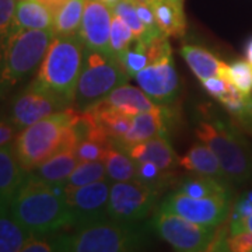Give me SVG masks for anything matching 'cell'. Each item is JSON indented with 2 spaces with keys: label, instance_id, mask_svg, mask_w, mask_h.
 <instances>
[{
  "label": "cell",
  "instance_id": "4",
  "mask_svg": "<svg viewBox=\"0 0 252 252\" xmlns=\"http://www.w3.org/2000/svg\"><path fill=\"white\" fill-rule=\"evenodd\" d=\"M86 46L80 35H55L34 80L73 104Z\"/></svg>",
  "mask_w": 252,
  "mask_h": 252
},
{
  "label": "cell",
  "instance_id": "18",
  "mask_svg": "<svg viewBox=\"0 0 252 252\" xmlns=\"http://www.w3.org/2000/svg\"><path fill=\"white\" fill-rule=\"evenodd\" d=\"M178 164L185 171L207 175V177H212L215 180L233 185L227 178L225 172L223 171L220 161L217 160L216 154L213 153L212 149L203 142L193 144L187 153L180 157Z\"/></svg>",
  "mask_w": 252,
  "mask_h": 252
},
{
  "label": "cell",
  "instance_id": "43",
  "mask_svg": "<svg viewBox=\"0 0 252 252\" xmlns=\"http://www.w3.org/2000/svg\"><path fill=\"white\" fill-rule=\"evenodd\" d=\"M39 1H42L45 6H48V7L51 9V11L54 13V16H55V13L59 10V7L62 6L66 0H39Z\"/></svg>",
  "mask_w": 252,
  "mask_h": 252
},
{
  "label": "cell",
  "instance_id": "8",
  "mask_svg": "<svg viewBox=\"0 0 252 252\" xmlns=\"http://www.w3.org/2000/svg\"><path fill=\"white\" fill-rule=\"evenodd\" d=\"M150 227L175 251L181 252L209 251L217 228L196 224L178 215L164 212L161 209L152 217Z\"/></svg>",
  "mask_w": 252,
  "mask_h": 252
},
{
  "label": "cell",
  "instance_id": "27",
  "mask_svg": "<svg viewBox=\"0 0 252 252\" xmlns=\"http://www.w3.org/2000/svg\"><path fill=\"white\" fill-rule=\"evenodd\" d=\"M31 233L10 213V207L0 206V252L21 251Z\"/></svg>",
  "mask_w": 252,
  "mask_h": 252
},
{
  "label": "cell",
  "instance_id": "28",
  "mask_svg": "<svg viewBox=\"0 0 252 252\" xmlns=\"http://www.w3.org/2000/svg\"><path fill=\"white\" fill-rule=\"evenodd\" d=\"M86 0H66L54 16V35H77L81 27Z\"/></svg>",
  "mask_w": 252,
  "mask_h": 252
},
{
  "label": "cell",
  "instance_id": "33",
  "mask_svg": "<svg viewBox=\"0 0 252 252\" xmlns=\"http://www.w3.org/2000/svg\"><path fill=\"white\" fill-rule=\"evenodd\" d=\"M117 58L130 79H135L136 74L140 70H143L144 67L150 63V58L146 51V45L143 41H139V39H136L125 52L118 55Z\"/></svg>",
  "mask_w": 252,
  "mask_h": 252
},
{
  "label": "cell",
  "instance_id": "40",
  "mask_svg": "<svg viewBox=\"0 0 252 252\" xmlns=\"http://www.w3.org/2000/svg\"><path fill=\"white\" fill-rule=\"evenodd\" d=\"M200 83H202V87L206 90L207 94H210L213 98L216 99L221 98L230 89V81L220 77V76L209 77V79L200 81Z\"/></svg>",
  "mask_w": 252,
  "mask_h": 252
},
{
  "label": "cell",
  "instance_id": "2",
  "mask_svg": "<svg viewBox=\"0 0 252 252\" xmlns=\"http://www.w3.org/2000/svg\"><path fill=\"white\" fill-rule=\"evenodd\" d=\"M76 115L77 109L67 107L18 132L13 147L26 171H34L61 150L77 147L80 140L73 126Z\"/></svg>",
  "mask_w": 252,
  "mask_h": 252
},
{
  "label": "cell",
  "instance_id": "11",
  "mask_svg": "<svg viewBox=\"0 0 252 252\" xmlns=\"http://www.w3.org/2000/svg\"><path fill=\"white\" fill-rule=\"evenodd\" d=\"M67 107H70L67 99L32 80L27 89H24L13 99L9 117L18 130H21Z\"/></svg>",
  "mask_w": 252,
  "mask_h": 252
},
{
  "label": "cell",
  "instance_id": "41",
  "mask_svg": "<svg viewBox=\"0 0 252 252\" xmlns=\"http://www.w3.org/2000/svg\"><path fill=\"white\" fill-rule=\"evenodd\" d=\"M17 126L9 115H0V147L11 144L18 135Z\"/></svg>",
  "mask_w": 252,
  "mask_h": 252
},
{
  "label": "cell",
  "instance_id": "21",
  "mask_svg": "<svg viewBox=\"0 0 252 252\" xmlns=\"http://www.w3.org/2000/svg\"><path fill=\"white\" fill-rule=\"evenodd\" d=\"M102 101L129 117H135L140 112L150 111L158 105L140 87L129 86L127 83L111 91Z\"/></svg>",
  "mask_w": 252,
  "mask_h": 252
},
{
  "label": "cell",
  "instance_id": "20",
  "mask_svg": "<svg viewBox=\"0 0 252 252\" xmlns=\"http://www.w3.org/2000/svg\"><path fill=\"white\" fill-rule=\"evenodd\" d=\"M152 6L157 27L165 36L185 35L187 17L184 11V0H147Z\"/></svg>",
  "mask_w": 252,
  "mask_h": 252
},
{
  "label": "cell",
  "instance_id": "14",
  "mask_svg": "<svg viewBox=\"0 0 252 252\" xmlns=\"http://www.w3.org/2000/svg\"><path fill=\"white\" fill-rule=\"evenodd\" d=\"M112 17V9L101 0H86L81 27L79 31V35L86 48L111 52L109 34Z\"/></svg>",
  "mask_w": 252,
  "mask_h": 252
},
{
  "label": "cell",
  "instance_id": "46",
  "mask_svg": "<svg viewBox=\"0 0 252 252\" xmlns=\"http://www.w3.org/2000/svg\"><path fill=\"white\" fill-rule=\"evenodd\" d=\"M101 1H102V3H105L107 6H109V7L112 9V7H114V6L117 4L119 0H101Z\"/></svg>",
  "mask_w": 252,
  "mask_h": 252
},
{
  "label": "cell",
  "instance_id": "5",
  "mask_svg": "<svg viewBox=\"0 0 252 252\" xmlns=\"http://www.w3.org/2000/svg\"><path fill=\"white\" fill-rule=\"evenodd\" d=\"M56 251L69 252H125L139 250L143 233L136 224L119 223L107 219L95 224L77 227L69 234L54 237Z\"/></svg>",
  "mask_w": 252,
  "mask_h": 252
},
{
  "label": "cell",
  "instance_id": "22",
  "mask_svg": "<svg viewBox=\"0 0 252 252\" xmlns=\"http://www.w3.org/2000/svg\"><path fill=\"white\" fill-rule=\"evenodd\" d=\"M54 13L39 0H18L13 20L14 30H52Z\"/></svg>",
  "mask_w": 252,
  "mask_h": 252
},
{
  "label": "cell",
  "instance_id": "10",
  "mask_svg": "<svg viewBox=\"0 0 252 252\" xmlns=\"http://www.w3.org/2000/svg\"><path fill=\"white\" fill-rule=\"evenodd\" d=\"M233 198L230 196H207L192 198L180 192H172L164 199L160 209L168 213L206 227H219L228 220Z\"/></svg>",
  "mask_w": 252,
  "mask_h": 252
},
{
  "label": "cell",
  "instance_id": "34",
  "mask_svg": "<svg viewBox=\"0 0 252 252\" xmlns=\"http://www.w3.org/2000/svg\"><path fill=\"white\" fill-rule=\"evenodd\" d=\"M136 41V36L130 27L122 18L114 14L111 23V34H109V51L115 56L125 52L129 46Z\"/></svg>",
  "mask_w": 252,
  "mask_h": 252
},
{
  "label": "cell",
  "instance_id": "25",
  "mask_svg": "<svg viewBox=\"0 0 252 252\" xmlns=\"http://www.w3.org/2000/svg\"><path fill=\"white\" fill-rule=\"evenodd\" d=\"M219 102L224 107L233 122L252 136V95H247L230 83V89Z\"/></svg>",
  "mask_w": 252,
  "mask_h": 252
},
{
  "label": "cell",
  "instance_id": "42",
  "mask_svg": "<svg viewBox=\"0 0 252 252\" xmlns=\"http://www.w3.org/2000/svg\"><path fill=\"white\" fill-rule=\"evenodd\" d=\"M228 228H230V234L241 233V231H245V230H248V231H251L252 233V215L247 217V219H244L243 221H240V223L230 224L228 225Z\"/></svg>",
  "mask_w": 252,
  "mask_h": 252
},
{
  "label": "cell",
  "instance_id": "3",
  "mask_svg": "<svg viewBox=\"0 0 252 252\" xmlns=\"http://www.w3.org/2000/svg\"><path fill=\"white\" fill-rule=\"evenodd\" d=\"M196 137L209 146L233 185L252 180V147L234 122L221 119L202 121L196 126Z\"/></svg>",
  "mask_w": 252,
  "mask_h": 252
},
{
  "label": "cell",
  "instance_id": "24",
  "mask_svg": "<svg viewBox=\"0 0 252 252\" xmlns=\"http://www.w3.org/2000/svg\"><path fill=\"white\" fill-rule=\"evenodd\" d=\"M175 192L188 195L192 198H207V196H230L233 198V185L212 177L192 172L185 175L177 182Z\"/></svg>",
  "mask_w": 252,
  "mask_h": 252
},
{
  "label": "cell",
  "instance_id": "15",
  "mask_svg": "<svg viewBox=\"0 0 252 252\" xmlns=\"http://www.w3.org/2000/svg\"><path fill=\"white\" fill-rule=\"evenodd\" d=\"M167 125H168V109L165 108V105L158 104L156 108L132 117L130 129L118 147L126 152V149H129L133 144L149 140L154 136L167 135Z\"/></svg>",
  "mask_w": 252,
  "mask_h": 252
},
{
  "label": "cell",
  "instance_id": "39",
  "mask_svg": "<svg viewBox=\"0 0 252 252\" xmlns=\"http://www.w3.org/2000/svg\"><path fill=\"white\" fill-rule=\"evenodd\" d=\"M227 251L252 252V233L245 230L241 233L228 234L227 237Z\"/></svg>",
  "mask_w": 252,
  "mask_h": 252
},
{
  "label": "cell",
  "instance_id": "32",
  "mask_svg": "<svg viewBox=\"0 0 252 252\" xmlns=\"http://www.w3.org/2000/svg\"><path fill=\"white\" fill-rule=\"evenodd\" d=\"M136 181H140L144 185H149L160 192L170 187L174 180V172L162 171L154 162L136 161Z\"/></svg>",
  "mask_w": 252,
  "mask_h": 252
},
{
  "label": "cell",
  "instance_id": "13",
  "mask_svg": "<svg viewBox=\"0 0 252 252\" xmlns=\"http://www.w3.org/2000/svg\"><path fill=\"white\" fill-rule=\"evenodd\" d=\"M137 86L160 105H168L180 93V77L172 54L149 63L135 76Z\"/></svg>",
  "mask_w": 252,
  "mask_h": 252
},
{
  "label": "cell",
  "instance_id": "23",
  "mask_svg": "<svg viewBox=\"0 0 252 252\" xmlns=\"http://www.w3.org/2000/svg\"><path fill=\"white\" fill-rule=\"evenodd\" d=\"M79 162L76 149H66L49 157L31 172L51 184H66Z\"/></svg>",
  "mask_w": 252,
  "mask_h": 252
},
{
  "label": "cell",
  "instance_id": "44",
  "mask_svg": "<svg viewBox=\"0 0 252 252\" xmlns=\"http://www.w3.org/2000/svg\"><path fill=\"white\" fill-rule=\"evenodd\" d=\"M11 34V32H10ZM9 35L0 36V69H1V63H3V56H4V49H6V44H7V39H9ZM3 97V91H1V87H0V98Z\"/></svg>",
  "mask_w": 252,
  "mask_h": 252
},
{
  "label": "cell",
  "instance_id": "16",
  "mask_svg": "<svg viewBox=\"0 0 252 252\" xmlns=\"http://www.w3.org/2000/svg\"><path fill=\"white\" fill-rule=\"evenodd\" d=\"M126 153L135 161L154 162L162 171L174 172L180 165V157L172 149L167 135L154 136L149 140L133 144L126 149Z\"/></svg>",
  "mask_w": 252,
  "mask_h": 252
},
{
  "label": "cell",
  "instance_id": "6",
  "mask_svg": "<svg viewBox=\"0 0 252 252\" xmlns=\"http://www.w3.org/2000/svg\"><path fill=\"white\" fill-rule=\"evenodd\" d=\"M54 36L52 30L13 28L0 69V87L3 95L39 67Z\"/></svg>",
  "mask_w": 252,
  "mask_h": 252
},
{
  "label": "cell",
  "instance_id": "45",
  "mask_svg": "<svg viewBox=\"0 0 252 252\" xmlns=\"http://www.w3.org/2000/svg\"><path fill=\"white\" fill-rule=\"evenodd\" d=\"M244 55H245V61H248L252 64V36L247 41V44H245Z\"/></svg>",
  "mask_w": 252,
  "mask_h": 252
},
{
  "label": "cell",
  "instance_id": "31",
  "mask_svg": "<svg viewBox=\"0 0 252 252\" xmlns=\"http://www.w3.org/2000/svg\"><path fill=\"white\" fill-rule=\"evenodd\" d=\"M112 13L119 16L130 27V30L135 34L136 39H139V41H149V39H152L154 36H157L150 34V31L147 30V27L142 23L140 17L137 16L135 0H119L117 4L112 7Z\"/></svg>",
  "mask_w": 252,
  "mask_h": 252
},
{
  "label": "cell",
  "instance_id": "19",
  "mask_svg": "<svg viewBox=\"0 0 252 252\" xmlns=\"http://www.w3.org/2000/svg\"><path fill=\"white\" fill-rule=\"evenodd\" d=\"M180 52L184 61L189 66V69L196 76L199 81L206 80L209 77H215V76H220L225 79L228 63L220 61L216 55L207 51L206 48L198 45H184L181 46Z\"/></svg>",
  "mask_w": 252,
  "mask_h": 252
},
{
  "label": "cell",
  "instance_id": "1",
  "mask_svg": "<svg viewBox=\"0 0 252 252\" xmlns=\"http://www.w3.org/2000/svg\"><path fill=\"white\" fill-rule=\"evenodd\" d=\"M10 213L31 234H52L72 225L64 184H51L28 172L10 203Z\"/></svg>",
  "mask_w": 252,
  "mask_h": 252
},
{
  "label": "cell",
  "instance_id": "38",
  "mask_svg": "<svg viewBox=\"0 0 252 252\" xmlns=\"http://www.w3.org/2000/svg\"><path fill=\"white\" fill-rule=\"evenodd\" d=\"M48 234H31L26 244L23 245L21 252H52L56 251L54 237H46Z\"/></svg>",
  "mask_w": 252,
  "mask_h": 252
},
{
  "label": "cell",
  "instance_id": "7",
  "mask_svg": "<svg viewBox=\"0 0 252 252\" xmlns=\"http://www.w3.org/2000/svg\"><path fill=\"white\" fill-rule=\"evenodd\" d=\"M129 80L115 55L86 48L73 105L79 111L90 108Z\"/></svg>",
  "mask_w": 252,
  "mask_h": 252
},
{
  "label": "cell",
  "instance_id": "47",
  "mask_svg": "<svg viewBox=\"0 0 252 252\" xmlns=\"http://www.w3.org/2000/svg\"><path fill=\"white\" fill-rule=\"evenodd\" d=\"M251 95H252V93H251Z\"/></svg>",
  "mask_w": 252,
  "mask_h": 252
},
{
  "label": "cell",
  "instance_id": "35",
  "mask_svg": "<svg viewBox=\"0 0 252 252\" xmlns=\"http://www.w3.org/2000/svg\"><path fill=\"white\" fill-rule=\"evenodd\" d=\"M225 79L234 84L238 90L251 95L252 93V64L248 61H234L228 63Z\"/></svg>",
  "mask_w": 252,
  "mask_h": 252
},
{
  "label": "cell",
  "instance_id": "36",
  "mask_svg": "<svg viewBox=\"0 0 252 252\" xmlns=\"http://www.w3.org/2000/svg\"><path fill=\"white\" fill-rule=\"evenodd\" d=\"M109 146L111 144L86 139V140H81L80 143L77 144L76 154H77V158L80 161H102Z\"/></svg>",
  "mask_w": 252,
  "mask_h": 252
},
{
  "label": "cell",
  "instance_id": "29",
  "mask_svg": "<svg viewBox=\"0 0 252 252\" xmlns=\"http://www.w3.org/2000/svg\"><path fill=\"white\" fill-rule=\"evenodd\" d=\"M102 161L107 168V177L112 182L136 181V161L121 147L111 144Z\"/></svg>",
  "mask_w": 252,
  "mask_h": 252
},
{
  "label": "cell",
  "instance_id": "17",
  "mask_svg": "<svg viewBox=\"0 0 252 252\" xmlns=\"http://www.w3.org/2000/svg\"><path fill=\"white\" fill-rule=\"evenodd\" d=\"M28 172L18 161L11 144L0 147V206L10 207Z\"/></svg>",
  "mask_w": 252,
  "mask_h": 252
},
{
  "label": "cell",
  "instance_id": "26",
  "mask_svg": "<svg viewBox=\"0 0 252 252\" xmlns=\"http://www.w3.org/2000/svg\"><path fill=\"white\" fill-rule=\"evenodd\" d=\"M90 109H93L95 112L99 124L105 129V132L109 136L112 144L119 146L122 139L125 137L126 133L130 129L132 117L126 115V114L118 111V109L112 108L111 105H108L104 101H99L97 104H94L93 107H90Z\"/></svg>",
  "mask_w": 252,
  "mask_h": 252
},
{
  "label": "cell",
  "instance_id": "30",
  "mask_svg": "<svg viewBox=\"0 0 252 252\" xmlns=\"http://www.w3.org/2000/svg\"><path fill=\"white\" fill-rule=\"evenodd\" d=\"M101 180H108L104 161H80L64 185L83 187Z\"/></svg>",
  "mask_w": 252,
  "mask_h": 252
},
{
  "label": "cell",
  "instance_id": "12",
  "mask_svg": "<svg viewBox=\"0 0 252 252\" xmlns=\"http://www.w3.org/2000/svg\"><path fill=\"white\" fill-rule=\"evenodd\" d=\"M109 189L107 180L83 187L64 185V200L72 215V227L95 224L109 219Z\"/></svg>",
  "mask_w": 252,
  "mask_h": 252
},
{
  "label": "cell",
  "instance_id": "37",
  "mask_svg": "<svg viewBox=\"0 0 252 252\" xmlns=\"http://www.w3.org/2000/svg\"><path fill=\"white\" fill-rule=\"evenodd\" d=\"M17 0H0V36L9 35L13 31V20Z\"/></svg>",
  "mask_w": 252,
  "mask_h": 252
},
{
  "label": "cell",
  "instance_id": "9",
  "mask_svg": "<svg viewBox=\"0 0 252 252\" xmlns=\"http://www.w3.org/2000/svg\"><path fill=\"white\" fill-rule=\"evenodd\" d=\"M160 190L140 181L114 182L109 189L108 217L125 224H136L152 213Z\"/></svg>",
  "mask_w": 252,
  "mask_h": 252
}]
</instances>
